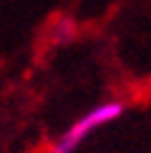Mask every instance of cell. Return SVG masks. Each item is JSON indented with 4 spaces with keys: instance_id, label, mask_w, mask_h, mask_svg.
Masks as SVG:
<instances>
[{
    "instance_id": "cell-1",
    "label": "cell",
    "mask_w": 151,
    "mask_h": 153,
    "mask_svg": "<svg viewBox=\"0 0 151 153\" xmlns=\"http://www.w3.org/2000/svg\"><path fill=\"white\" fill-rule=\"evenodd\" d=\"M124 109H126V104L121 101V99H111V101H104V104H99V106H94L92 111L84 114V116H79L57 138L52 153H74L97 128H102V126H107V123L121 119Z\"/></svg>"
},
{
    "instance_id": "cell-2",
    "label": "cell",
    "mask_w": 151,
    "mask_h": 153,
    "mask_svg": "<svg viewBox=\"0 0 151 153\" xmlns=\"http://www.w3.org/2000/svg\"><path fill=\"white\" fill-rule=\"evenodd\" d=\"M57 30L62 32V35H57V40L60 42H67V40H72V35H74V22L70 20V17H62L60 25H57Z\"/></svg>"
}]
</instances>
